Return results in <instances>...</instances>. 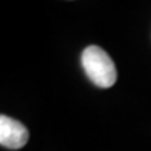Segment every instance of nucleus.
I'll use <instances>...</instances> for the list:
<instances>
[{
    "mask_svg": "<svg viewBox=\"0 0 151 151\" xmlns=\"http://www.w3.org/2000/svg\"><path fill=\"white\" fill-rule=\"evenodd\" d=\"M81 65L88 78L99 88H109L118 78L113 60L102 48L91 45L81 55Z\"/></svg>",
    "mask_w": 151,
    "mask_h": 151,
    "instance_id": "f257e3e1",
    "label": "nucleus"
},
{
    "mask_svg": "<svg viewBox=\"0 0 151 151\" xmlns=\"http://www.w3.org/2000/svg\"><path fill=\"white\" fill-rule=\"evenodd\" d=\"M28 129L16 119L0 116V144L10 150H20L28 143Z\"/></svg>",
    "mask_w": 151,
    "mask_h": 151,
    "instance_id": "f03ea898",
    "label": "nucleus"
}]
</instances>
